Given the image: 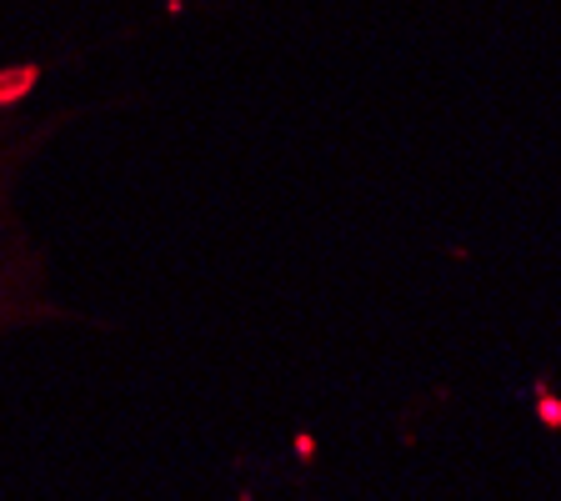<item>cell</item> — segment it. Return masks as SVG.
<instances>
[{"mask_svg":"<svg viewBox=\"0 0 561 501\" xmlns=\"http://www.w3.org/2000/svg\"><path fill=\"white\" fill-rule=\"evenodd\" d=\"M536 416H541V426H551V431H561V396L556 391H536Z\"/></svg>","mask_w":561,"mask_h":501,"instance_id":"cell-2","label":"cell"},{"mask_svg":"<svg viewBox=\"0 0 561 501\" xmlns=\"http://www.w3.org/2000/svg\"><path fill=\"white\" fill-rule=\"evenodd\" d=\"M36 86H41V66H11V71H0V191L11 186V166H16L11 121L36 96ZM11 241H16V231H11L6 196H0V316H6V321L16 311V251H11Z\"/></svg>","mask_w":561,"mask_h":501,"instance_id":"cell-1","label":"cell"}]
</instances>
